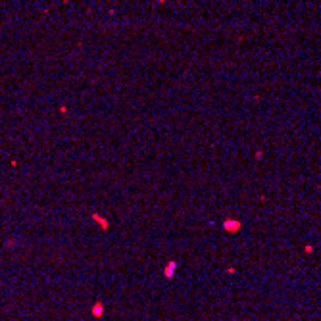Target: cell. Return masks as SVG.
<instances>
[{"label":"cell","instance_id":"6da1fadb","mask_svg":"<svg viewBox=\"0 0 321 321\" xmlns=\"http://www.w3.org/2000/svg\"><path fill=\"white\" fill-rule=\"evenodd\" d=\"M175 267H177V263L175 262H169L167 265H165V277H173V271H175Z\"/></svg>","mask_w":321,"mask_h":321},{"label":"cell","instance_id":"7a4b0ae2","mask_svg":"<svg viewBox=\"0 0 321 321\" xmlns=\"http://www.w3.org/2000/svg\"><path fill=\"white\" fill-rule=\"evenodd\" d=\"M238 227H241V225H238V221H225V229L227 231H237Z\"/></svg>","mask_w":321,"mask_h":321},{"label":"cell","instance_id":"3957f363","mask_svg":"<svg viewBox=\"0 0 321 321\" xmlns=\"http://www.w3.org/2000/svg\"><path fill=\"white\" fill-rule=\"evenodd\" d=\"M102 310H104V308H102V304H100V302L94 304V306H92V315H96V317H98V315L102 314Z\"/></svg>","mask_w":321,"mask_h":321}]
</instances>
